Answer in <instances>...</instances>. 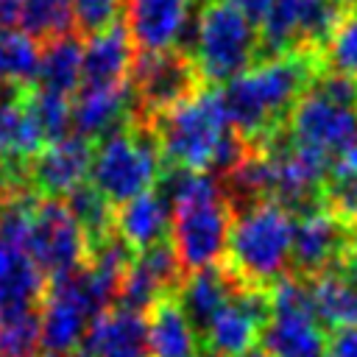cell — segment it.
Returning <instances> with one entry per match:
<instances>
[{
  "instance_id": "obj_1",
  "label": "cell",
  "mask_w": 357,
  "mask_h": 357,
  "mask_svg": "<svg viewBox=\"0 0 357 357\" xmlns=\"http://www.w3.org/2000/svg\"><path fill=\"white\" fill-rule=\"evenodd\" d=\"M321 70L324 61L315 50H290L251 64L220 89L231 128L248 145H262L279 131V123L290 114Z\"/></svg>"
},
{
  "instance_id": "obj_2",
  "label": "cell",
  "mask_w": 357,
  "mask_h": 357,
  "mask_svg": "<svg viewBox=\"0 0 357 357\" xmlns=\"http://www.w3.org/2000/svg\"><path fill=\"white\" fill-rule=\"evenodd\" d=\"M153 137L170 167L229 176L251 145L231 128L220 92L195 89L176 106L156 114Z\"/></svg>"
},
{
  "instance_id": "obj_3",
  "label": "cell",
  "mask_w": 357,
  "mask_h": 357,
  "mask_svg": "<svg viewBox=\"0 0 357 357\" xmlns=\"http://www.w3.org/2000/svg\"><path fill=\"white\" fill-rule=\"evenodd\" d=\"M293 215L276 201L245 204L229 226V271L240 284H273L290 265Z\"/></svg>"
},
{
  "instance_id": "obj_4",
  "label": "cell",
  "mask_w": 357,
  "mask_h": 357,
  "mask_svg": "<svg viewBox=\"0 0 357 357\" xmlns=\"http://www.w3.org/2000/svg\"><path fill=\"white\" fill-rule=\"evenodd\" d=\"M187 42L198 75L209 84L231 81L234 75L251 67L259 50V36L254 31V22L245 20L226 0H209L201 8Z\"/></svg>"
},
{
  "instance_id": "obj_5",
  "label": "cell",
  "mask_w": 357,
  "mask_h": 357,
  "mask_svg": "<svg viewBox=\"0 0 357 357\" xmlns=\"http://www.w3.org/2000/svg\"><path fill=\"white\" fill-rule=\"evenodd\" d=\"M159 176H162V153L156 137L134 123L103 137L89 165V184L112 206H120L153 190Z\"/></svg>"
},
{
  "instance_id": "obj_6",
  "label": "cell",
  "mask_w": 357,
  "mask_h": 357,
  "mask_svg": "<svg viewBox=\"0 0 357 357\" xmlns=\"http://www.w3.org/2000/svg\"><path fill=\"white\" fill-rule=\"evenodd\" d=\"M268 321L259 332L268 357H324L326 335L301 279L279 276L268 290Z\"/></svg>"
},
{
  "instance_id": "obj_7",
  "label": "cell",
  "mask_w": 357,
  "mask_h": 357,
  "mask_svg": "<svg viewBox=\"0 0 357 357\" xmlns=\"http://www.w3.org/2000/svg\"><path fill=\"white\" fill-rule=\"evenodd\" d=\"M346 14L349 0H273L259 22V50L265 56L290 50L318 53Z\"/></svg>"
},
{
  "instance_id": "obj_8",
  "label": "cell",
  "mask_w": 357,
  "mask_h": 357,
  "mask_svg": "<svg viewBox=\"0 0 357 357\" xmlns=\"http://www.w3.org/2000/svg\"><path fill=\"white\" fill-rule=\"evenodd\" d=\"M22 251L39 268L42 276L56 279L84 265L89 254V240L64 201L39 198Z\"/></svg>"
},
{
  "instance_id": "obj_9",
  "label": "cell",
  "mask_w": 357,
  "mask_h": 357,
  "mask_svg": "<svg viewBox=\"0 0 357 357\" xmlns=\"http://www.w3.org/2000/svg\"><path fill=\"white\" fill-rule=\"evenodd\" d=\"M287 120V137L293 142L329 159L357 145V109L343 106L312 86H307V92L296 100Z\"/></svg>"
},
{
  "instance_id": "obj_10",
  "label": "cell",
  "mask_w": 357,
  "mask_h": 357,
  "mask_svg": "<svg viewBox=\"0 0 357 357\" xmlns=\"http://www.w3.org/2000/svg\"><path fill=\"white\" fill-rule=\"evenodd\" d=\"M268 312H271V304H268V293L262 287L237 284L231 298L204 326V332H201L204 351H209L215 357L245 354L259 340Z\"/></svg>"
},
{
  "instance_id": "obj_11",
  "label": "cell",
  "mask_w": 357,
  "mask_h": 357,
  "mask_svg": "<svg viewBox=\"0 0 357 357\" xmlns=\"http://www.w3.org/2000/svg\"><path fill=\"white\" fill-rule=\"evenodd\" d=\"M131 86L137 95V103L148 114H159L178 100H184L190 92H195V64L192 59L173 47V50H159V53H139L134 56L131 64Z\"/></svg>"
},
{
  "instance_id": "obj_12",
  "label": "cell",
  "mask_w": 357,
  "mask_h": 357,
  "mask_svg": "<svg viewBox=\"0 0 357 357\" xmlns=\"http://www.w3.org/2000/svg\"><path fill=\"white\" fill-rule=\"evenodd\" d=\"M349 251V226L324 204L298 212L293 220L290 265L307 276H315L335 265Z\"/></svg>"
},
{
  "instance_id": "obj_13",
  "label": "cell",
  "mask_w": 357,
  "mask_h": 357,
  "mask_svg": "<svg viewBox=\"0 0 357 357\" xmlns=\"http://www.w3.org/2000/svg\"><path fill=\"white\" fill-rule=\"evenodd\" d=\"M92 145L78 134H67L56 142H47L28 162L31 190L42 198H59L73 192L78 184L89 178Z\"/></svg>"
},
{
  "instance_id": "obj_14",
  "label": "cell",
  "mask_w": 357,
  "mask_h": 357,
  "mask_svg": "<svg viewBox=\"0 0 357 357\" xmlns=\"http://www.w3.org/2000/svg\"><path fill=\"white\" fill-rule=\"evenodd\" d=\"M178 273H181V265L167 240L139 251V257H134L126 273L120 276L117 307H126L134 312L151 310L159 298H165L178 284Z\"/></svg>"
},
{
  "instance_id": "obj_15",
  "label": "cell",
  "mask_w": 357,
  "mask_h": 357,
  "mask_svg": "<svg viewBox=\"0 0 357 357\" xmlns=\"http://www.w3.org/2000/svg\"><path fill=\"white\" fill-rule=\"evenodd\" d=\"M190 25L187 0H126V28L142 53L184 47Z\"/></svg>"
},
{
  "instance_id": "obj_16",
  "label": "cell",
  "mask_w": 357,
  "mask_h": 357,
  "mask_svg": "<svg viewBox=\"0 0 357 357\" xmlns=\"http://www.w3.org/2000/svg\"><path fill=\"white\" fill-rule=\"evenodd\" d=\"M137 106L139 103L128 78L109 86H81L73 103V128L84 139H103L131 126Z\"/></svg>"
},
{
  "instance_id": "obj_17",
  "label": "cell",
  "mask_w": 357,
  "mask_h": 357,
  "mask_svg": "<svg viewBox=\"0 0 357 357\" xmlns=\"http://www.w3.org/2000/svg\"><path fill=\"white\" fill-rule=\"evenodd\" d=\"M310 287L312 310L326 326H357V251L349 248L335 265L315 273Z\"/></svg>"
},
{
  "instance_id": "obj_18",
  "label": "cell",
  "mask_w": 357,
  "mask_h": 357,
  "mask_svg": "<svg viewBox=\"0 0 357 357\" xmlns=\"http://www.w3.org/2000/svg\"><path fill=\"white\" fill-rule=\"evenodd\" d=\"M134 64V42L128 28L117 20L114 25L89 33L84 45V64H81V84L84 86H109L128 78Z\"/></svg>"
},
{
  "instance_id": "obj_19",
  "label": "cell",
  "mask_w": 357,
  "mask_h": 357,
  "mask_svg": "<svg viewBox=\"0 0 357 357\" xmlns=\"http://www.w3.org/2000/svg\"><path fill=\"white\" fill-rule=\"evenodd\" d=\"M84 346L98 357H151L148 321L126 307L106 310L89 324Z\"/></svg>"
},
{
  "instance_id": "obj_20",
  "label": "cell",
  "mask_w": 357,
  "mask_h": 357,
  "mask_svg": "<svg viewBox=\"0 0 357 357\" xmlns=\"http://www.w3.org/2000/svg\"><path fill=\"white\" fill-rule=\"evenodd\" d=\"M173 226V209L159 190H148L114 212V231L134 248L145 251L167 240Z\"/></svg>"
},
{
  "instance_id": "obj_21",
  "label": "cell",
  "mask_w": 357,
  "mask_h": 357,
  "mask_svg": "<svg viewBox=\"0 0 357 357\" xmlns=\"http://www.w3.org/2000/svg\"><path fill=\"white\" fill-rule=\"evenodd\" d=\"M237 279L229 268H201V271H190L184 276V282L176 284V301L184 310V315L190 318V324L195 326L198 337L204 332V326L209 324V318L231 298V293L237 290Z\"/></svg>"
},
{
  "instance_id": "obj_22",
  "label": "cell",
  "mask_w": 357,
  "mask_h": 357,
  "mask_svg": "<svg viewBox=\"0 0 357 357\" xmlns=\"http://www.w3.org/2000/svg\"><path fill=\"white\" fill-rule=\"evenodd\" d=\"M151 357H192L201 351V337L173 296L159 298L148 315Z\"/></svg>"
},
{
  "instance_id": "obj_23",
  "label": "cell",
  "mask_w": 357,
  "mask_h": 357,
  "mask_svg": "<svg viewBox=\"0 0 357 357\" xmlns=\"http://www.w3.org/2000/svg\"><path fill=\"white\" fill-rule=\"evenodd\" d=\"M25 92L28 89L0 84V153L31 162L47 142L25 109Z\"/></svg>"
},
{
  "instance_id": "obj_24",
  "label": "cell",
  "mask_w": 357,
  "mask_h": 357,
  "mask_svg": "<svg viewBox=\"0 0 357 357\" xmlns=\"http://www.w3.org/2000/svg\"><path fill=\"white\" fill-rule=\"evenodd\" d=\"M45 290V276L22 248L0 240V312L36 307Z\"/></svg>"
},
{
  "instance_id": "obj_25",
  "label": "cell",
  "mask_w": 357,
  "mask_h": 357,
  "mask_svg": "<svg viewBox=\"0 0 357 357\" xmlns=\"http://www.w3.org/2000/svg\"><path fill=\"white\" fill-rule=\"evenodd\" d=\"M81 64H84V45L78 36L67 33L59 39L45 42L39 53V89H50L59 95H70L81 86Z\"/></svg>"
},
{
  "instance_id": "obj_26",
  "label": "cell",
  "mask_w": 357,
  "mask_h": 357,
  "mask_svg": "<svg viewBox=\"0 0 357 357\" xmlns=\"http://www.w3.org/2000/svg\"><path fill=\"white\" fill-rule=\"evenodd\" d=\"M39 53L33 36L14 28H0V84L28 89L39 73Z\"/></svg>"
},
{
  "instance_id": "obj_27",
  "label": "cell",
  "mask_w": 357,
  "mask_h": 357,
  "mask_svg": "<svg viewBox=\"0 0 357 357\" xmlns=\"http://www.w3.org/2000/svg\"><path fill=\"white\" fill-rule=\"evenodd\" d=\"M324 206L332 209L346 226L357 223V145L332 159L324 181Z\"/></svg>"
},
{
  "instance_id": "obj_28",
  "label": "cell",
  "mask_w": 357,
  "mask_h": 357,
  "mask_svg": "<svg viewBox=\"0 0 357 357\" xmlns=\"http://www.w3.org/2000/svg\"><path fill=\"white\" fill-rule=\"evenodd\" d=\"M20 25L36 42L39 39L42 42H50V39L67 36L75 28L73 0H25L22 3Z\"/></svg>"
},
{
  "instance_id": "obj_29",
  "label": "cell",
  "mask_w": 357,
  "mask_h": 357,
  "mask_svg": "<svg viewBox=\"0 0 357 357\" xmlns=\"http://www.w3.org/2000/svg\"><path fill=\"white\" fill-rule=\"evenodd\" d=\"M64 204H67V209L73 212V218L81 223V229L86 231L89 245L98 243L100 237H106V234L112 231V226H114L112 204H109L89 181H84V184H78L73 192H67V195H64Z\"/></svg>"
},
{
  "instance_id": "obj_30",
  "label": "cell",
  "mask_w": 357,
  "mask_h": 357,
  "mask_svg": "<svg viewBox=\"0 0 357 357\" xmlns=\"http://www.w3.org/2000/svg\"><path fill=\"white\" fill-rule=\"evenodd\" d=\"M25 109L31 112L33 123L39 126L45 142H56V139L67 137V131L73 126V103L67 100V95L36 86V89L25 92Z\"/></svg>"
},
{
  "instance_id": "obj_31",
  "label": "cell",
  "mask_w": 357,
  "mask_h": 357,
  "mask_svg": "<svg viewBox=\"0 0 357 357\" xmlns=\"http://www.w3.org/2000/svg\"><path fill=\"white\" fill-rule=\"evenodd\" d=\"M42 335V318L36 307L0 312V357L36 354Z\"/></svg>"
},
{
  "instance_id": "obj_32",
  "label": "cell",
  "mask_w": 357,
  "mask_h": 357,
  "mask_svg": "<svg viewBox=\"0 0 357 357\" xmlns=\"http://www.w3.org/2000/svg\"><path fill=\"white\" fill-rule=\"evenodd\" d=\"M324 53H326L324 67L329 73L357 75V8H349V14L340 20L335 33L324 45Z\"/></svg>"
},
{
  "instance_id": "obj_33",
  "label": "cell",
  "mask_w": 357,
  "mask_h": 357,
  "mask_svg": "<svg viewBox=\"0 0 357 357\" xmlns=\"http://www.w3.org/2000/svg\"><path fill=\"white\" fill-rule=\"evenodd\" d=\"M123 6H126V0H73L75 25L84 33L103 31V28H109V25L117 22Z\"/></svg>"
},
{
  "instance_id": "obj_34",
  "label": "cell",
  "mask_w": 357,
  "mask_h": 357,
  "mask_svg": "<svg viewBox=\"0 0 357 357\" xmlns=\"http://www.w3.org/2000/svg\"><path fill=\"white\" fill-rule=\"evenodd\" d=\"M324 357H357V326H340L326 340Z\"/></svg>"
},
{
  "instance_id": "obj_35",
  "label": "cell",
  "mask_w": 357,
  "mask_h": 357,
  "mask_svg": "<svg viewBox=\"0 0 357 357\" xmlns=\"http://www.w3.org/2000/svg\"><path fill=\"white\" fill-rule=\"evenodd\" d=\"M226 3H231L245 20H251L254 25H259L265 20V14H268V8H271L273 0H226Z\"/></svg>"
},
{
  "instance_id": "obj_36",
  "label": "cell",
  "mask_w": 357,
  "mask_h": 357,
  "mask_svg": "<svg viewBox=\"0 0 357 357\" xmlns=\"http://www.w3.org/2000/svg\"><path fill=\"white\" fill-rule=\"evenodd\" d=\"M22 3H25V0H0V28H14V25H20Z\"/></svg>"
},
{
  "instance_id": "obj_37",
  "label": "cell",
  "mask_w": 357,
  "mask_h": 357,
  "mask_svg": "<svg viewBox=\"0 0 357 357\" xmlns=\"http://www.w3.org/2000/svg\"><path fill=\"white\" fill-rule=\"evenodd\" d=\"M67 357H98V354H95L92 349H86V346L81 343V346H78V349H73V351H70Z\"/></svg>"
},
{
  "instance_id": "obj_38",
  "label": "cell",
  "mask_w": 357,
  "mask_h": 357,
  "mask_svg": "<svg viewBox=\"0 0 357 357\" xmlns=\"http://www.w3.org/2000/svg\"><path fill=\"white\" fill-rule=\"evenodd\" d=\"M237 357H268V351L265 349H248L245 354H237Z\"/></svg>"
},
{
  "instance_id": "obj_39",
  "label": "cell",
  "mask_w": 357,
  "mask_h": 357,
  "mask_svg": "<svg viewBox=\"0 0 357 357\" xmlns=\"http://www.w3.org/2000/svg\"><path fill=\"white\" fill-rule=\"evenodd\" d=\"M192 357H215V354H209V351H204V349H201V351H195Z\"/></svg>"
},
{
  "instance_id": "obj_40",
  "label": "cell",
  "mask_w": 357,
  "mask_h": 357,
  "mask_svg": "<svg viewBox=\"0 0 357 357\" xmlns=\"http://www.w3.org/2000/svg\"><path fill=\"white\" fill-rule=\"evenodd\" d=\"M22 357H45V354H22Z\"/></svg>"
},
{
  "instance_id": "obj_41",
  "label": "cell",
  "mask_w": 357,
  "mask_h": 357,
  "mask_svg": "<svg viewBox=\"0 0 357 357\" xmlns=\"http://www.w3.org/2000/svg\"><path fill=\"white\" fill-rule=\"evenodd\" d=\"M354 251H357V243H354Z\"/></svg>"
}]
</instances>
